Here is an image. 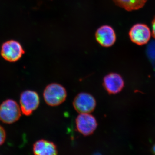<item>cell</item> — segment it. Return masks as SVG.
Here are the masks:
<instances>
[{
	"instance_id": "cell-3",
	"label": "cell",
	"mask_w": 155,
	"mask_h": 155,
	"mask_svg": "<svg viewBox=\"0 0 155 155\" xmlns=\"http://www.w3.org/2000/svg\"><path fill=\"white\" fill-rule=\"evenodd\" d=\"M25 53L21 44L14 40L5 42L1 47V56L6 61L11 63L19 61Z\"/></svg>"
},
{
	"instance_id": "cell-14",
	"label": "cell",
	"mask_w": 155,
	"mask_h": 155,
	"mask_svg": "<svg viewBox=\"0 0 155 155\" xmlns=\"http://www.w3.org/2000/svg\"><path fill=\"white\" fill-rule=\"evenodd\" d=\"M152 152L154 154H155V144L153 146L152 148Z\"/></svg>"
},
{
	"instance_id": "cell-13",
	"label": "cell",
	"mask_w": 155,
	"mask_h": 155,
	"mask_svg": "<svg viewBox=\"0 0 155 155\" xmlns=\"http://www.w3.org/2000/svg\"><path fill=\"white\" fill-rule=\"evenodd\" d=\"M152 35L154 38H155V17L154 19H153L152 22Z\"/></svg>"
},
{
	"instance_id": "cell-9",
	"label": "cell",
	"mask_w": 155,
	"mask_h": 155,
	"mask_svg": "<svg viewBox=\"0 0 155 155\" xmlns=\"http://www.w3.org/2000/svg\"><path fill=\"white\" fill-rule=\"evenodd\" d=\"M124 85L123 78L118 73H109L104 77L103 80L104 88L110 94L119 93L122 90Z\"/></svg>"
},
{
	"instance_id": "cell-7",
	"label": "cell",
	"mask_w": 155,
	"mask_h": 155,
	"mask_svg": "<svg viewBox=\"0 0 155 155\" xmlns=\"http://www.w3.org/2000/svg\"><path fill=\"white\" fill-rule=\"evenodd\" d=\"M151 35L149 28L143 24H137L133 25L129 32L130 40L139 45L147 44L150 38Z\"/></svg>"
},
{
	"instance_id": "cell-6",
	"label": "cell",
	"mask_w": 155,
	"mask_h": 155,
	"mask_svg": "<svg viewBox=\"0 0 155 155\" xmlns=\"http://www.w3.org/2000/svg\"><path fill=\"white\" fill-rule=\"evenodd\" d=\"M75 122L78 132L85 136L92 134L97 127V122L95 118L88 113L79 114Z\"/></svg>"
},
{
	"instance_id": "cell-10",
	"label": "cell",
	"mask_w": 155,
	"mask_h": 155,
	"mask_svg": "<svg viewBox=\"0 0 155 155\" xmlns=\"http://www.w3.org/2000/svg\"><path fill=\"white\" fill-rule=\"evenodd\" d=\"M32 150L33 153L36 155H55L58 153L56 145L52 142L44 139L35 142Z\"/></svg>"
},
{
	"instance_id": "cell-2",
	"label": "cell",
	"mask_w": 155,
	"mask_h": 155,
	"mask_svg": "<svg viewBox=\"0 0 155 155\" xmlns=\"http://www.w3.org/2000/svg\"><path fill=\"white\" fill-rule=\"evenodd\" d=\"M20 106L16 101L7 99L0 105V120L5 124H13L21 117Z\"/></svg>"
},
{
	"instance_id": "cell-4",
	"label": "cell",
	"mask_w": 155,
	"mask_h": 155,
	"mask_svg": "<svg viewBox=\"0 0 155 155\" xmlns=\"http://www.w3.org/2000/svg\"><path fill=\"white\" fill-rule=\"evenodd\" d=\"M19 104L22 114L26 116H30L38 107L39 97L36 92L25 90L20 94Z\"/></svg>"
},
{
	"instance_id": "cell-1",
	"label": "cell",
	"mask_w": 155,
	"mask_h": 155,
	"mask_svg": "<svg viewBox=\"0 0 155 155\" xmlns=\"http://www.w3.org/2000/svg\"><path fill=\"white\" fill-rule=\"evenodd\" d=\"M67 97L66 89L58 83L50 84L46 87L43 92L45 102L51 107L60 105L65 101Z\"/></svg>"
},
{
	"instance_id": "cell-8",
	"label": "cell",
	"mask_w": 155,
	"mask_h": 155,
	"mask_svg": "<svg viewBox=\"0 0 155 155\" xmlns=\"http://www.w3.org/2000/svg\"><path fill=\"white\" fill-rule=\"evenodd\" d=\"M97 41L104 47L113 46L116 41V34L114 28L108 25H104L98 28L96 31Z\"/></svg>"
},
{
	"instance_id": "cell-11",
	"label": "cell",
	"mask_w": 155,
	"mask_h": 155,
	"mask_svg": "<svg viewBox=\"0 0 155 155\" xmlns=\"http://www.w3.org/2000/svg\"><path fill=\"white\" fill-rule=\"evenodd\" d=\"M116 5L127 11L137 10L142 8L147 0H113Z\"/></svg>"
},
{
	"instance_id": "cell-5",
	"label": "cell",
	"mask_w": 155,
	"mask_h": 155,
	"mask_svg": "<svg viewBox=\"0 0 155 155\" xmlns=\"http://www.w3.org/2000/svg\"><path fill=\"white\" fill-rule=\"evenodd\" d=\"M73 106L75 110L79 114H90L95 109L96 101L94 97L90 94L80 93L73 100Z\"/></svg>"
},
{
	"instance_id": "cell-12",
	"label": "cell",
	"mask_w": 155,
	"mask_h": 155,
	"mask_svg": "<svg viewBox=\"0 0 155 155\" xmlns=\"http://www.w3.org/2000/svg\"><path fill=\"white\" fill-rule=\"evenodd\" d=\"M6 139L5 130L2 126L0 125V146L4 144Z\"/></svg>"
}]
</instances>
